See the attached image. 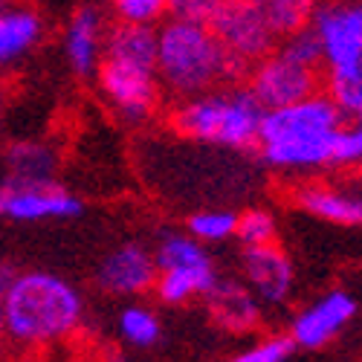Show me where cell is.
<instances>
[{
	"label": "cell",
	"mask_w": 362,
	"mask_h": 362,
	"mask_svg": "<svg viewBox=\"0 0 362 362\" xmlns=\"http://www.w3.org/2000/svg\"><path fill=\"white\" fill-rule=\"evenodd\" d=\"M87 322V305L76 284L47 273L23 269L4 290V330L6 348L55 356L78 342Z\"/></svg>",
	"instance_id": "obj_1"
},
{
	"label": "cell",
	"mask_w": 362,
	"mask_h": 362,
	"mask_svg": "<svg viewBox=\"0 0 362 362\" xmlns=\"http://www.w3.org/2000/svg\"><path fill=\"white\" fill-rule=\"evenodd\" d=\"M157 76L165 102L200 96L221 84H238L247 73L223 52L209 23L165 18L157 26Z\"/></svg>",
	"instance_id": "obj_2"
},
{
	"label": "cell",
	"mask_w": 362,
	"mask_h": 362,
	"mask_svg": "<svg viewBox=\"0 0 362 362\" xmlns=\"http://www.w3.org/2000/svg\"><path fill=\"white\" fill-rule=\"evenodd\" d=\"M168 128L183 139L232 151H255L261 136L264 107L244 81L221 84L200 96L168 102Z\"/></svg>",
	"instance_id": "obj_3"
},
{
	"label": "cell",
	"mask_w": 362,
	"mask_h": 362,
	"mask_svg": "<svg viewBox=\"0 0 362 362\" xmlns=\"http://www.w3.org/2000/svg\"><path fill=\"white\" fill-rule=\"evenodd\" d=\"M310 29L322 44V90L354 119L362 105V0H319Z\"/></svg>",
	"instance_id": "obj_4"
},
{
	"label": "cell",
	"mask_w": 362,
	"mask_h": 362,
	"mask_svg": "<svg viewBox=\"0 0 362 362\" xmlns=\"http://www.w3.org/2000/svg\"><path fill=\"white\" fill-rule=\"evenodd\" d=\"M93 81L105 105L131 125L148 122V119H154L165 107V93L154 67L102 58Z\"/></svg>",
	"instance_id": "obj_5"
},
{
	"label": "cell",
	"mask_w": 362,
	"mask_h": 362,
	"mask_svg": "<svg viewBox=\"0 0 362 362\" xmlns=\"http://www.w3.org/2000/svg\"><path fill=\"white\" fill-rule=\"evenodd\" d=\"M209 29L223 47V52L244 73H250V67L261 62L267 52H273L279 44L273 29L264 23L250 0H221L218 12L209 21Z\"/></svg>",
	"instance_id": "obj_6"
},
{
	"label": "cell",
	"mask_w": 362,
	"mask_h": 362,
	"mask_svg": "<svg viewBox=\"0 0 362 362\" xmlns=\"http://www.w3.org/2000/svg\"><path fill=\"white\" fill-rule=\"evenodd\" d=\"M250 93L264 110L284 107L298 99H308L322 90V70L293 62L279 47L255 62L244 78Z\"/></svg>",
	"instance_id": "obj_7"
},
{
	"label": "cell",
	"mask_w": 362,
	"mask_h": 362,
	"mask_svg": "<svg viewBox=\"0 0 362 362\" xmlns=\"http://www.w3.org/2000/svg\"><path fill=\"white\" fill-rule=\"evenodd\" d=\"M348 122L345 110L330 99L325 90L298 99L284 107L264 110L261 119V136L258 145L264 142H296V139H316L325 134H334Z\"/></svg>",
	"instance_id": "obj_8"
},
{
	"label": "cell",
	"mask_w": 362,
	"mask_h": 362,
	"mask_svg": "<svg viewBox=\"0 0 362 362\" xmlns=\"http://www.w3.org/2000/svg\"><path fill=\"white\" fill-rule=\"evenodd\" d=\"M356 313V298L345 290H327L316 301L301 308L287 327V339L293 348L301 351H319L327 342H334L342 330L351 325Z\"/></svg>",
	"instance_id": "obj_9"
},
{
	"label": "cell",
	"mask_w": 362,
	"mask_h": 362,
	"mask_svg": "<svg viewBox=\"0 0 362 362\" xmlns=\"http://www.w3.org/2000/svg\"><path fill=\"white\" fill-rule=\"evenodd\" d=\"M81 215V200L62 189L58 183H0V218L18 223H41V221H67Z\"/></svg>",
	"instance_id": "obj_10"
},
{
	"label": "cell",
	"mask_w": 362,
	"mask_h": 362,
	"mask_svg": "<svg viewBox=\"0 0 362 362\" xmlns=\"http://www.w3.org/2000/svg\"><path fill=\"white\" fill-rule=\"evenodd\" d=\"M240 281L264 308H284L296 290V267L290 255L276 244L240 250Z\"/></svg>",
	"instance_id": "obj_11"
},
{
	"label": "cell",
	"mask_w": 362,
	"mask_h": 362,
	"mask_svg": "<svg viewBox=\"0 0 362 362\" xmlns=\"http://www.w3.org/2000/svg\"><path fill=\"white\" fill-rule=\"evenodd\" d=\"M154 281H157L154 250L142 244H122L110 250L96 269V287L113 298H139L148 290H154Z\"/></svg>",
	"instance_id": "obj_12"
},
{
	"label": "cell",
	"mask_w": 362,
	"mask_h": 362,
	"mask_svg": "<svg viewBox=\"0 0 362 362\" xmlns=\"http://www.w3.org/2000/svg\"><path fill=\"white\" fill-rule=\"evenodd\" d=\"M203 308L209 319H212V325H218L232 337L255 334L267 310L255 298V293L240 279H232V276H218L212 281V287L203 296Z\"/></svg>",
	"instance_id": "obj_13"
},
{
	"label": "cell",
	"mask_w": 362,
	"mask_h": 362,
	"mask_svg": "<svg viewBox=\"0 0 362 362\" xmlns=\"http://www.w3.org/2000/svg\"><path fill=\"white\" fill-rule=\"evenodd\" d=\"M107 15L96 4H78L67 23H64V58L78 78H93L102 55H105V38H107Z\"/></svg>",
	"instance_id": "obj_14"
},
{
	"label": "cell",
	"mask_w": 362,
	"mask_h": 362,
	"mask_svg": "<svg viewBox=\"0 0 362 362\" xmlns=\"http://www.w3.org/2000/svg\"><path fill=\"white\" fill-rule=\"evenodd\" d=\"M47 38L44 15L21 0V4H0V67L18 64L33 55Z\"/></svg>",
	"instance_id": "obj_15"
},
{
	"label": "cell",
	"mask_w": 362,
	"mask_h": 362,
	"mask_svg": "<svg viewBox=\"0 0 362 362\" xmlns=\"http://www.w3.org/2000/svg\"><path fill=\"white\" fill-rule=\"evenodd\" d=\"M293 203L319 221L339 226H362V192H345L330 183H301L293 189Z\"/></svg>",
	"instance_id": "obj_16"
},
{
	"label": "cell",
	"mask_w": 362,
	"mask_h": 362,
	"mask_svg": "<svg viewBox=\"0 0 362 362\" xmlns=\"http://www.w3.org/2000/svg\"><path fill=\"white\" fill-rule=\"evenodd\" d=\"M62 157L47 139H18L6 148V183H58Z\"/></svg>",
	"instance_id": "obj_17"
},
{
	"label": "cell",
	"mask_w": 362,
	"mask_h": 362,
	"mask_svg": "<svg viewBox=\"0 0 362 362\" xmlns=\"http://www.w3.org/2000/svg\"><path fill=\"white\" fill-rule=\"evenodd\" d=\"M215 279H218L215 261L157 269L154 296L163 301V305L180 308V305H189L192 298H203V296H206V290L212 287V281H215Z\"/></svg>",
	"instance_id": "obj_18"
},
{
	"label": "cell",
	"mask_w": 362,
	"mask_h": 362,
	"mask_svg": "<svg viewBox=\"0 0 362 362\" xmlns=\"http://www.w3.org/2000/svg\"><path fill=\"white\" fill-rule=\"evenodd\" d=\"M102 58H113V62H125V64H139V67H154L157 70V26L110 21Z\"/></svg>",
	"instance_id": "obj_19"
},
{
	"label": "cell",
	"mask_w": 362,
	"mask_h": 362,
	"mask_svg": "<svg viewBox=\"0 0 362 362\" xmlns=\"http://www.w3.org/2000/svg\"><path fill=\"white\" fill-rule=\"evenodd\" d=\"M116 334L125 345H131L136 351H148L160 342L163 322L154 308L142 305V301H131V305H125L116 316Z\"/></svg>",
	"instance_id": "obj_20"
},
{
	"label": "cell",
	"mask_w": 362,
	"mask_h": 362,
	"mask_svg": "<svg viewBox=\"0 0 362 362\" xmlns=\"http://www.w3.org/2000/svg\"><path fill=\"white\" fill-rule=\"evenodd\" d=\"M264 18V23L273 29L276 38H284L290 33L310 26V18L319 6V0H250Z\"/></svg>",
	"instance_id": "obj_21"
},
{
	"label": "cell",
	"mask_w": 362,
	"mask_h": 362,
	"mask_svg": "<svg viewBox=\"0 0 362 362\" xmlns=\"http://www.w3.org/2000/svg\"><path fill=\"white\" fill-rule=\"evenodd\" d=\"M235 226H238V215L229 209H200L186 221V232L200 240L203 247L209 244H226L235 238Z\"/></svg>",
	"instance_id": "obj_22"
},
{
	"label": "cell",
	"mask_w": 362,
	"mask_h": 362,
	"mask_svg": "<svg viewBox=\"0 0 362 362\" xmlns=\"http://www.w3.org/2000/svg\"><path fill=\"white\" fill-rule=\"evenodd\" d=\"M276 232L279 223L273 218V212L267 209H247V212L238 215V226H235V238L240 240V247H264V244H276Z\"/></svg>",
	"instance_id": "obj_23"
},
{
	"label": "cell",
	"mask_w": 362,
	"mask_h": 362,
	"mask_svg": "<svg viewBox=\"0 0 362 362\" xmlns=\"http://www.w3.org/2000/svg\"><path fill=\"white\" fill-rule=\"evenodd\" d=\"M110 18L116 23L160 26L168 18V0H110Z\"/></svg>",
	"instance_id": "obj_24"
},
{
	"label": "cell",
	"mask_w": 362,
	"mask_h": 362,
	"mask_svg": "<svg viewBox=\"0 0 362 362\" xmlns=\"http://www.w3.org/2000/svg\"><path fill=\"white\" fill-rule=\"evenodd\" d=\"M276 47H279L284 55H290L293 62L322 70V44H319V38H316V33H313L310 26H305V29H298V33H290V35L279 38Z\"/></svg>",
	"instance_id": "obj_25"
},
{
	"label": "cell",
	"mask_w": 362,
	"mask_h": 362,
	"mask_svg": "<svg viewBox=\"0 0 362 362\" xmlns=\"http://www.w3.org/2000/svg\"><path fill=\"white\" fill-rule=\"evenodd\" d=\"M290 351H293V342L287 339V334H273V337L255 339L252 345L238 351L226 362H287Z\"/></svg>",
	"instance_id": "obj_26"
},
{
	"label": "cell",
	"mask_w": 362,
	"mask_h": 362,
	"mask_svg": "<svg viewBox=\"0 0 362 362\" xmlns=\"http://www.w3.org/2000/svg\"><path fill=\"white\" fill-rule=\"evenodd\" d=\"M221 0H168V18L177 21H194V23H209L218 12Z\"/></svg>",
	"instance_id": "obj_27"
},
{
	"label": "cell",
	"mask_w": 362,
	"mask_h": 362,
	"mask_svg": "<svg viewBox=\"0 0 362 362\" xmlns=\"http://www.w3.org/2000/svg\"><path fill=\"white\" fill-rule=\"evenodd\" d=\"M47 362H116L113 356L96 351V348H78V345H70L64 351H58L55 356H49Z\"/></svg>",
	"instance_id": "obj_28"
},
{
	"label": "cell",
	"mask_w": 362,
	"mask_h": 362,
	"mask_svg": "<svg viewBox=\"0 0 362 362\" xmlns=\"http://www.w3.org/2000/svg\"><path fill=\"white\" fill-rule=\"evenodd\" d=\"M12 276H15V269H12L9 264L0 261V351L6 348V330H4V290H6V284H9Z\"/></svg>",
	"instance_id": "obj_29"
},
{
	"label": "cell",
	"mask_w": 362,
	"mask_h": 362,
	"mask_svg": "<svg viewBox=\"0 0 362 362\" xmlns=\"http://www.w3.org/2000/svg\"><path fill=\"white\" fill-rule=\"evenodd\" d=\"M0 362H47V359L38 356V354H26V351L4 348V351H0Z\"/></svg>",
	"instance_id": "obj_30"
},
{
	"label": "cell",
	"mask_w": 362,
	"mask_h": 362,
	"mask_svg": "<svg viewBox=\"0 0 362 362\" xmlns=\"http://www.w3.org/2000/svg\"><path fill=\"white\" fill-rule=\"evenodd\" d=\"M354 119H359V122H362V105H359V110H356V116Z\"/></svg>",
	"instance_id": "obj_31"
},
{
	"label": "cell",
	"mask_w": 362,
	"mask_h": 362,
	"mask_svg": "<svg viewBox=\"0 0 362 362\" xmlns=\"http://www.w3.org/2000/svg\"><path fill=\"white\" fill-rule=\"evenodd\" d=\"M0 4H21V0H0Z\"/></svg>",
	"instance_id": "obj_32"
}]
</instances>
